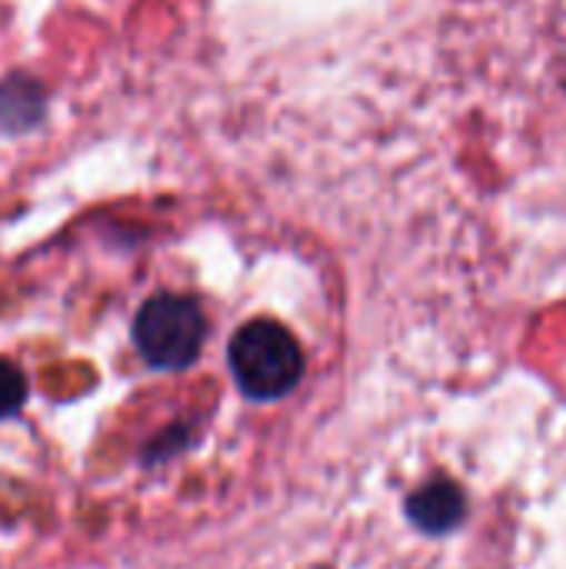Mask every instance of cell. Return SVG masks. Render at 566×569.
<instances>
[{
    "instance_id": "6da1fadb",
    "label": "cell",
    "mask_w": 566,
    "mask_h": 569,
    "mask_svg": "<svg viewBox=\"0 0 566 569\" xmlns=\"http://www.w3.org/2000/svg\"><path fill=\"white\" fill-rule=\"evenodd\" d=\"M227 360L240 393L257 403L284 400L304 377V350L277 320L244 323L230 340Z\"/></svg>"
},
{
    "instance_id": "277c9868",
    "label": "cell",
    "mask_w": 566,
    "mask_h": 569,
    "mask_svg": "<svg viewBox=\"0 0 566 569\" xmlns=\"http://www.w3.org/2000/svg\"><path fill=\"white\" fill-rule=\"evenodd\" d=\"M43 113V93L27 77H10L0 83V127L23 130Z\"/></svg>"
},
{
    "instance_id": "3957f363",
    "label": "cell",
    "mask_w": 566,
    "mask_h": 569,
    "mask_svg": "<svg viewBox=\"0 0 566 569\" xmlns=\"http://www.w3.org/2000/svg\"><path fill=\"white\" fill-rule=\"evenodd\" d=\"M407 510H410V520L417 527H424L430 533H444V530H450L460 520L464 500H460L457 487H450V483H430V487H424L420 493L410 497Z\"/></svg>"
},
{
    "instance_id": "5b68a950",
    "label": "cell",
    "mask_w": 566,
    "mask_h": 569,
    "mask_svg": "<svg viewBox=\"0 0 566 569\" xmlns=\"http://www.w3.org/2000/svg\"><path fill=\"white\" fill-rule=\"evenodd\" d=\"M27 400V380L17 363L0 357V420L13 417Z\"/></svg>"
},
{
    "instance_id": "7a4b0ae2",
    "label": "cell",
    "mask_w": 566,
    "mask_h": 569,
    "mask_svg": "<svg viewBox=\"0 0 566 569\" xmlns=\"http://www.w3.org/2000/svg\"><path fill=\"white\" fill-rule=\"evenodd\" d=\"M207 340V317L197 300L180 293L150 297L133 320V343L157 370H187Z\"/></svg>"
}]
</instances>
